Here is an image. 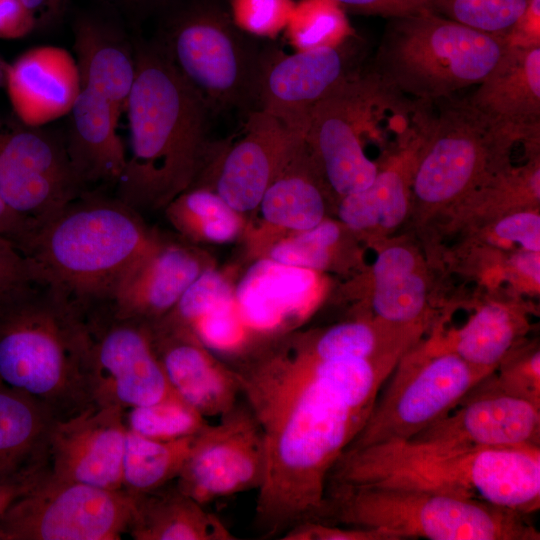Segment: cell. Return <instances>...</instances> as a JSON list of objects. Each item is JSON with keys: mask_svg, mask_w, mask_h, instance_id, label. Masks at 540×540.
Wrapping results in <instances>:
<instances>
[{"mask_svg": "<svg viewBox=\"0 0 540 540\" xmlns=\"http://www.w3.org/2000/svg\"><path fill=\"white\" fill-rule=\"evenodd\" d=\"M403 355L323 360L292 338L234 368L264 434L266 470L254 515L262 537L316 519L330 470Z\"/></svg>", "mask_w": 540, "mask_h": 540, "instance_id": "1", "label": "cell"}, {"mask_svg": "<svg viewBox=\"0 0 540 540\" xmlns=\"http://www.w3.org/2000/svg\"><path fill=\"white\" fill-rule=\"evenodd\" d=\"M327 482L476 499L529 516L540 508V446L380 442L345 449Z\"/></svg>", "mask_w": 540, "mask_h": 540, "instance_id": "2", "label": "cell"}, {"mask_svg": "<svg viewBox=\"0 0 540 540\" xmlns=\"http://www.w3.org/2000/svg\"><path fill=\"white\" fill-rule=\"evenodd\" d=\"M134 49L136 75L125 109L131 150L117 198L138 211L166 207L195 182L211 110L156 40H138Z\"/></svg>", "mask_w": 540, "mask_h": 540, "instance_id": "3", "label": "cell"}, {"mask_svg": "<svg viewBox=\"0 0 540 540\" xmlns=\"http://www.w3.org/2000/svg\"><path fill=\"white\" fill-rule=\"evenodd\" d=\"M433 102L413 99L371 69L354 72L312 108L305 141L330 190H364L383 170L369 150L396 158L426 130Z\"/></svg>", "mask_w": 540, "mask_h": 540, "instance_id": "4", "label": "cell"}, {"mask_svg": "<svg viewBox=\"0 0 540 540\" xmlns=\"http://www.w3.org/2000/svg\"><path fill=\"white\" fill-rule=\"evenodd\" d=\"M82 309L47 285L0 302V381L65 420L95 406Z\"/></svg>", "mask_w": 540, "mask_h": 540, "instance_id": "5", "label": "cell"}, {"mask_svg": "<svg viewBox=\"0 0 540 540\" xmlns=\"http://www.w3.org/2000/svg\"><path fill=\"white\" fill-rule=\"evenodd\" d=\"M155 237L137 211L117 197L83 193L41 222L22 252L42 285L87 308L109 301Z\"/></svg>", "mask_w": 540, "mask_h": 540, "instance_id": "6", "label": "cell"}, {"mask_svg": "<svg viewBox=\"0 0 540 540\" xmlns=\"http://www.w3.org/2000/svg\"><path fill=\"white\" fill-rule=\"evenodd\" d=\"M314 521L372 529L394 540H539L528 516L476 499L328 482Z\"/></svg>", "mask_w": 540, "mask_h": 540, "instance_id": "7", "label": "cell"}, {"mask_svg": "<svg viewBox=\"0 0 540 540\" xmlns=\"http://www.w3.org/2000/svg\"><path fill=\"white\" fill-rule=\"evenodd\" d=\"M158 19L156 42L211 111L259 109L273 51L236 24L224 0H179Z\"/></svg>", "mask_w": 540, "mask_h": 540, "instance_id": "8", "label": "cell"}, {"mask_svg": "<svg viewBox=\"0 0 540 540\" xmlns=\"http://www.w3.org/2000/svg\"><path fill=\"white\" fill-rule=\"evenodd\" d=\"M390 20L371 70L416 100L432 103L478 85L509 48L501 35L435 12Z\"/></svg>", "mask_w": 540, "mask_h": 540, "instance_id": "9", "label": "cell"}, {"mask_svg": "<svg viewBox=\"0 0 540 540\" xmlns=\"http://www.w3.org/2000/svg\"><path fill=\"white\" fill-rule=\"evenodd\" d=\"M524 141L493 124L467 98L433 102L412 175L413 194L430 206L464 198L509 167L510 148Z\"/></svg>", "mask_w": 540, "mask_h": 540, "instance_id": "10", "label": "cell"}, {"mask_svg": "<svg viewBox=\"0 0 540 540\" xmlns=\"http://www.w3.org/2000/svg\"><path fill=\"white\" fill-rule=\"evenodd\" d=\"M136 496L56 477L49 470L0 511V540H116L128 531Z\"/></svg>", "mask_w": 540, "mask_h": 540, "instance_id": "11", "label": "cell"}, {"mask_svg": "<svg viewBox=\"0 0 540 540\" xmlns=\"http://www.w3.org/2000/svg\"><path fill=\"white\" fill-rule=\"evenodd\" d=\"M396 368L347 448L413 438L455 409L494 372L471 365L452 352L433 351L427 345L417 351L409 349Z\"/></svg>", "mask_w": 540, "mask_h": 540, "instance_id": "12", "label": "cell"}, {"mask_svg": "<svg viewBox=\"0 0 540 540\" xmlns=\"http://www.w3.org/2000/svg\"><path fill=\"white\" fill-rule=\"evenodd\" d=\"M82 311L95 406L126 410L180 397L166 377L147 324L119 318L106 304Z\"/></svg>", "mask_w": 540, "mask_h": 540, "instance_id": "13", "label": "cell"}, {"mask_svg": "<svg viewBox=\"0 0 540 540\" xmlns=\"http://www.w3.org/2000/svg\"><path fill=\"white\" fill-rule=\"evenodd\" d=\"M262 428L246 404L237 402L207 424L192 441L176 487L202 505L244 491L258 490L265 477Z\"/></svg>", "mask_w": 540, "mask_h": 540, "instance_id": "14", "label": "cell"}, {"mask_svg": "<svg viewBox=\"0 0 540 540\" xmlns=\"http://www.w3.org/2000/svg\"><path fill=\"white\" fill-rule=\"evenodd\" d=\"M64 137L41 127L0 131V195L40 224L83 194Z\"/></svg>", "mask_w": 540, "mask_h": 540, "instance_id": "15", "label": "cell"}, {"mask_svg": "<svg viewBox=\"0 0 540 540\" xmlns=\"http://www.w3.org/2000/svg\"><path fill=\"white\" fill-rule=\"evenodd\" d=\"M123 409L93 406L57 420L50 439V471L58 478L123 489L127 425Z\"/></svg>", "mask_w": 540, "mask_h": 540, "instance_id": "16", "label": "cell"}, {"mask_svg": "<svg viewBox=\"0 0 540 540\" xmlns=\"http://www.w3.org/2000/svg\"><path fill=\"white\" fill-rule=\"evenodd\" d=\"M354 72L342 45L322 44L286 56L273 52L261 83L259 109L305 137L314 105Z\"/></svg>", "mask_w": 540, "mask_h": 540, "instance_id": "17", "label": "cell"}, {"mask_svg": "<svg viewBox=\"0 0 540 540\" xmlns=\"http://www.w3.org/2000/svg\"><path fill=\"white\" fill-rule=\"evenodd\" d=\"M147 325L166 377L183 400L204 417L221 416L237 404L235 369L216 359L192 327L167 318Z\"/></svg>", "mask_w": 540, "mask_h": 540, "instance_id": "18", "label": "cell"}, {"mask_svg": "<svg viewBox=\"0 0 540 540\" xmlns=\"http://www.w3.org/2000/svg\"><path fill=\"white\" fill-rule=\"evenodd\" d=\"M411 439L476 447L540 446V406L481 381L455 409Z\"/></svg>", "mask_w": 540, "mask_h": 540, "instance_id": "19", "label": "cell"}, {"mask_svg": "<svg viewBox=\"0 0 540 540\" xmlns=\"http://www.w3.org/2000/svg\"><path fill=\"white\" fill-rule=\"evenodd\" d=\"M205 268L196 250L156 235L104 304L119 318L154 323L172 311Z\"/></svg>", "mask_w": 540, "mask_h": 540, "instance_id": "20", "label": "cell"}, {"mask_svg": "<svg viewBox=\"0 0 540 540\" xmlns=\"http://www.w3.org/2000/svg\"><path fill=\"white\" fill-rule=\"evenodd\" d=\"M247 116L242 137L223 156L214 190L239 214L259 207L293 144L303 138L262 109Z\"/></svg>", "mask_w": 540, "mask_h": 540, "instance_id": "21", "label": "cell"}, {"mask_svg": "<svg viewBox=\"0 0 540 540\" xmlns=\"http://www.w3.org/2000/svg\"><path fill=\"white\" fill-rule=\"evenodd\" d=\"M6 88L19 121L38 128L69 115L82 83L75 56L45 45L25 51L7 68Z\"/></svg>", "mask_w": 540, "mask_h": 540, "instance_id": "22", "label": "cell"}, {"mask_svg": "<svg viewBox=\"0 0 540 540\" xmlns=\"http://www.w3.org/2000/svg\"><path fill=\"white\" fill-rule=\"evenodd\" d=\"M467 100L496 126L540 139V46L509 47Z\"/></svg>", "mask_w": 540, "mask_h": 540, "instance_id": "23", "label": "cell"}, {"mask_svg": "<svg viewBox=\"0 0 540 540\" xmlns=\"http://www.w3.org/2000/svg\"><path fill=\"white\" fill-rule=\"evenodd\" d=\"M56 421L42 403L0 381V487L19 492L50 469Z\"/></svg>", "mask_w": 540, "mask_h": 540, "instance_id": "24", "label": "cell"}, {"mask_svg": "<svg viewBox=\"0 0 540 540\" xmlns=\"http://www.w3.org/2000/svg\"><path fill=\"white\" fill-rule=\"evenodd\" d=\"M82 86L106 98L121 116L136 75L134 42L113 21L84 13L73 23Z\"/></svg>", "mask_w": 540, "mask_h": 540, "instance_id": "25", "label": "cell"}, {"mask_svg": "<svg viewBox=\"0 0 540 540\" xmlns=\"http://www.w3.org/2000/svg\"><path fill=\"white\" fill-rule=\"evenodd\" d=\"M68 116L70 125L64 137L65 145L82 184H117L127 162L117 133L120 115L106 98L82 86Z\"/></svg>", "mask_w": 540, "mask_h": 540, "instance_id": "26", "label": "cell"}, {"mask_svg": "<svg viewBox=\"0 0 540 540\" xmlns=\"http://www.w3.org/2000/svg\"><path fill=\"white\" fill-rule=\"evenodd\" d=\"M316 287L315 271L268 258L247 272L237 287L235 302L247 328L266 331L306 310Z\"/></svg>", "mask_w": 540, "mask_h": 540, "instance_id": "27", "label": "cell"}, {"mask_svg": "<svg viewBox=\"0 0 540 540\" xmlns=\"http://www.w3.org/2000/svg\"><path fill=\"white\" fill-rule=\"evenodd\" d=\"M327 190L330 188L305 138H299L266 189L259 207L270 225L302 232L324 220Z\"/></svg>", "mask_w": 540, "mask_h": 540, "instance_id": "28", "label": "cell"}, {"mask_svg": "<svg viewBox=\"0 0 540 540\" xmlns=\"http://www.w3.org/2000/svg\"><path fill=\"white\" fill-rule=\"evenodd\" d=\"M167 486V485H166ZM135 495L128 533L135 540H233L223 521L176 486Z\"/></svg>", "mask_w": 540, "mask_h": 540, "instance_id": "29", "label": "cell"}, {"mask_svg": "<svg viewBox=\"0 0 540 540\" xmlns=\"http://www.w3.org/2000/svg\"><path fill=\"white\" fill-rule=\"evenodd\" d=\"M425 132L402 151L364 190L341 198L338 216L349 229L397 227L408 211L409 188Z\"/></svg>", "mask_w": 540, "mask_h": 540, "instance_id": "30", "label": "cell"}, {"mask_svg": "<svg viewBox=\"0 0 540 540\" xmlns=\"http://www.w3.org/2000/svg\"><path fill=\"white\" fill-rule=\"evenodd\" d=\"M526 323L521 315L499 303L478 309L448 341L433 342L436 352H452L471 365L494 371L504 356L518 344Z\"/></svg>", "mask_w": 540, "mask_h": 540, "instance_id": "31", "label": "cell"}, {"mask_svg": "<svg viewBox=\"0 0 540 540\" xmlns=\"http://www.w3.org/2000/svg\"><path fill=\"white\" fill-rule=\"evenodd\" d=\"M195 435L156 440L127 428L123 456V489L133 495L152 492L176 479Z\"/></svg>", "mask_w": 540, "mask_h": 540, "instance_id": "32", "label": "cell"}, {"mask_svg": "<svg viewBox=\"0 0 540 540\" xmlns=\"http://www.w3.org/2000/svg\"><path fill=\"white\" fill-rule=\"evenodd\" d=\"M165 208L171 223L194 239L229 242L241 228L239 213L208 188L189 187Z\"/></svg>", "mask_w": 540, "mask_h": 540, "instance_id": "33", "label": "cell"}, {"mask_svg": "<svg viewBox=\"0 0 540 540\" xmlns=\"http://www.w3.org/2000/svg\"><path fill=\"white\" fill-rule=\"evenodd\" d=\"M129 410L127 428L156 440L193 436L208 424L206 417L180 397Z\"/></svg>", "mask_w": 540, "mask_h": 540, "instance_id": "34", "label": "cell"}, {"mask_svg": "<svg viewBox=\"0 0 540 540\" xmlns=\"http://www.w3.org/2000/svg\"><path fill=\"white\" fill-rule=\"evenodd\" d=\"M529 0H432L434 12L485 33L502 35L517 21Z\"/></svg>", "mask_w": 540, "mask_h": 540, "instance_id": "35", "label": "cell"}, {"mask_svg": "<svg viewBox=\"0 0 540 540\" xmlns=\"http://www.w3.org/2000/svg\"><path fill=\"white\" fill-rule=\"evenodd\" d=\"M371 305L379 320L394 324L423 323L425 281L414 271L376 284Z\"/></svg>", "mask_w": 540, "mask_h": 540, "instance_id": "36", "label": "cell"}, {"mask_svg": "<svg viewBox=\"0 0 540 540\" xmlns=\"http://www.w3.org/2000/svg\"><path fill=\"white\" fill-rule=\"evenodd\" d=\"M339 238V226L322 220L315 227L274 244L268 258L287 266L321 270L328 266L331 249Z\"/></svg>", "mask_w": 540, "mask_h": 540, "instance_id": "37", "label": "cell"}, {"mask_svg": "<svg viewBox=\"0 0 540 540\" xmlns=\"http://www.w3.org/2000/svg\"><path fill=\"white\" fill-rule=\"evenodd\" d=\"M482 382L493 390L540 406L539 348L517 349L515 345Z\"/></svg>", "mask_w": 540, "mask_h": 540, "instance_id": "38", "label": "cell"}, {"mask_svg": "<svg viewBox=\"0 0 540 540\" xmlns=\"http://www.w3.org/2000/svg\"><path fill=\"white\" fill-rule=\"evenodd\" d=\"M233 299L235 294L226 278L206 267L163 318L191 327L199 318Z\"/></svg>", "mask_w": 540, "mask_h": 540, "instance_id": "39", "label": "cell"}, {"mask_svg": "<svg viewBox=\"0 0 540 540\" xmlns=\"http://www.w3.org/2000/svg\"><path fill=\"white\" fill-rule=\"evenodd\" d=\"M191 327L208 348L223 350L234 347L247 328L235 299L205 314Z\"/></svg>", "mask_w": 540, "mask_h": 540, "instance_id": "40", "label": "cell"}, {"mask_svg": "<svg viewBox=\"0 0 540 540\" xmlns=\"http://www.w3.org/2000/svg\"><path fill=\"white\" fill-rule=\"evenodd\" d=\"M295 4L291 0H229L236 24L245 31L270 32L289 20Z\"/></svg>", "mask_w": 540, "mask_h": 540, "instance_id": "41", "label": "cell"}, {"mask_svg": "<svg viewBox=\"0 0 540 540\" xmlns=\"http://www.w3.org/2000/svg\"><path fill=\"white\" fill-rule=\"evenodd\" d=\"M42 285L32 261L0 235V302Z\"/></svg>", "mask_w": 540, "mask_h": 540, "instance_id": "42", "label": "cell"}, {"mask_svg": "<svg viewBox=\"0 0 540 540\" xmlns=\"http://www.w3.org/2000/svg\"><path fill=\"white\" fill-rule=\"evenodd\" d=\"M284 540H394L390 535L372 529L304 521L287 530Z\"/></svg>", "mask_w": 540, "mask_h": 540, "instance_id": "43", "label": "cell"}, {"mask_svg": "<svg viewBox=\"0 0 540 540\" xmlns=\"http://www.w3.org/2000/svg\"><path fill=\"white\" fill-rule=\"evenodd\" d=\"M495 235L504 241L520 244L525 251L540 252V216L521 211L502 218L494 227Z\"/></svg>", "mask_w": 540, "mask_h": 540, "instance_id": "44", "label": "cell"}, {"mask_svg": "<svg viewBox=\"0 0 540 540\" xmlns=\"http://www.w3.org/2000/svg\"><path fill=\"white\" fill-rule=\"evenodd\" d=\"M351 11L388 19L434 12L432 0H331Z\"/></svg>", "mask_w": 540, "mask_h": 540, "instance_id": "45", "label": "cell"}, {"mask_svg": "<svg viewBox=\"0 0 540 540\" xmlns=\"http://www.w3.org/2000/svg\"><path fill=\"white\" fill-rule=\"evenodd\" d=\"M501 36L511 48L540 46V0H529L522 15Z\"/></svg>", "mask_w": 540, "mask_h": 540, "instance_id": "46", "label": "cell"}, {"mask_svg": "<svg viewBox=\"0 0 540 540\" xmlns=\"http://www.w3.org/2000/svg\"><path fill=\"white\" fill-rule=\"evenodd\" d=\"M415 267L416 259L408 249L401 246L386 248L373 265L374 285L410 274Z\"/></svg>", "mask_w": 540, "mask_h": 540, "instance_id": "47", "label": "cell"}, {"mask_svg": "<svg viewBox=\"0 0 540 540\" xmlns=\"http://www.w3.org/2000/svg\"><path fill=\"white\" fill-rule=\"evenodd\" d=\"M34 29V19L20 0H0V39L22 38Z\"/></svg>", "mask_w": 540, "mask_h": 540, "instance_id": "48", "label": "cell"}, {"mask_svg": "<svg viewBox=\"0 0 540 540\" xmlns=\"http://www.w3.org/2000/svg\"><path fill=\"white\" fill-rule=\"evenodd\" d=\"M38 223L14 211L0 195V235L12 241L22 251Z\"/></svg>", "mask_w": 540, "mask_h": 540, "instance_id": "49", "label": "cell"}, {"mask_svg": "<svg viewBox=\"0 0 540 540\" xmlns=\"http://www.w3.org/2000/svg\"><path fill=\"white\" fill-rule=\"evenodd\" d=\"M179 0H109L131 21L141 22L150 17L159 18Z\"/></svg>", "mask_w": 540, "mask_h": 540, "instance_id": "50", "label": "cell"}, {"mask_svg": "<svg viewBox=\"0 0 540 540\" xmlns=\"http://www.w3.org/2000/svg\"><path fill=\"white\" fill-rule=\"evenodd\" d=\"M32 15L36 28L57 23L64 15L68 0H20Z\"/></svg>", "mask_w": 540, "mask_h": 540, "instance_id": "51", "label": "cell"}, {"mask_svg": "<svg viewBox=\"0 0 540 540\" xmlns=\"http://www.w3.org/2000/svg\"><path fill=\"white\" fill-rule=\"evenodd\" d=\"M515 262L521 272L533 278L539 285V253L526 251L518 256Z\"/></svg>", "mask_w": 540, "mask_h": 540, "instance_id": "52", "label": "cell"}, {"mask_svg": "<svg viewBox=\"0 0 540 540\" xmlns=\"http://www.w3.org/2000/svg\"><path fill=\"white\" fill-rule=\"evenodd\" d=\"M17 493L18 492L13 489L0 487V511Z\"/></svg>", "mask_w": 540, "mask_h": 540, "instance_id": "53", "label": "cell"}, {"mask_svg": "<svg viewBox=\"0 0 540 540\" xmlns=\"http://www.w3.org/2000/svg\"><path fill=\"white\" fill-rule=\"evenodd\" d=\"M0 76H1V73H0Z\"/></svg>", "mask_w": 540, "mask_h": 540, "instance_id": "54", "label": "cell"}]
</instances>
